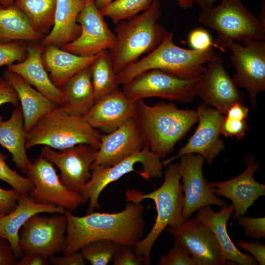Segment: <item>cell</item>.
Segmentation results:
<instances>
[{
    "label": "cell",
    "mask_w": 265,
    "mask_h": 265,
    "mask_svg": "<svg viewBox=\"0 0 265 265\" xmlns=\"http://www.w3.org/2000/svg\"><path fill=\"white\" fill-rule=\"evenodd\" d=\"M145 210L141 202H128L123 211L115 213L93 212L77 216L65 210L67 226L63 255L72 254L91 242L102 239L133 246L144 236Z\"/></svg>",
    "instance_id": "1"
},
{
    "label": "cell",
    "mask_w": 265,
    "mask_h": 265,
    "mask_svg": "<svg viewBox=\"0 0 265 265\" xmlns=\"http://www.w3.org/2000/svg\"><path fill=\"white\" fill-rule=\"evenodd\" d=\"M135 118L146 146L160 159L170 154L176 143L198 121L194 110L180 109L172 102L149 106L142 100L136 101Z\"/></svg>",
    "instance_id": "2"
},
{
    "label": "cell",
    "mask_w": 265,
    "mask_h": 265,
    "mask_svg": "<svg viewBox=\"0 0 265 265\" xmlns=\"http://www.w3.org/2000/svg\"><path fill=\"white\" fill-rule=\"evenodd\" d=\"M160 7V0H153L143 13L116 24V41L109 53L116 74L142 54L151 53L164 39L168 32L157 22Z\"/></svg>",
    "instance_id": "3"
},
{
    "label": "cell",
    "mask_w": 265,
    "mask_h": 265,
    "mask_svg": "<svg viewBox=\"0 0 265 265\" xmlns=\"http://www.w3.org/2000/svg\"><path fill=\"white\" fill-rule=\"evenodd\" d=\"M179 163H170L164 173V180L157 189L147 194L135 189H129L125 200L133 203L141 202L146 199L153 200L157 215L149 234L137 241L133 250L142 257L145 265H150V253L157 238L167 227H175L184 221L182 216L184 193L182 190Z\"/></svg>",
    "instance_id": "4"
},
{
    "label": "cell",
    "mask_w": 265,
    "mask_h": 265,
    "mask_svg": "<svg viewBox=\"0 0 265 265\" xmlns=\"http://www.w3.org/2000/svg\"><path fill=\"white\" fill-rule=\"evenodd\" d=\"M174 35L168 32L161 43L140 60L125 66L117 74L118 83L126 84L139 75L151 69H159L183 80H191L203 75L204 65L216 51L213 47L199 51L180 47L173 42Z\"/></svg>",
    "instance_id": "5"
},
{
    "label": "cell",
    "mask_w": 265,
    "mask_h": 265,
    "mask_svg": "<svg viewBox=\"0 0 265 265\" xmlns=\"http://www.w3.org/2000/svg\"><path fill=\"white\" fill-rule=\"evenodd\" d=\"M102 136L83 117L69 114L58 106L39 119L27 132L26 148L29 150L43 145L60 150L86 143L99 149Z\"/></svg>",
    "instance_id": "6"
},
{
    "label": "cell",
    "mask_w": 265,
    "mask_h": 265,
    "mask_svg": "<svg viewBox=\"0 0 265 265\" xmlns=\"http://www.w3.org/2000/svg\"><path fill=\"white\" fill-rule=\"evenodd\" d=\"M198 22L216 32L215 48L223 52L233 42L265 39V26L241 0H222L217 6L202 9Z\"/></svg>",
    "instance_id": "7"
},
{
    "label": "cell",
    "mask_w": 265,
    "mask_h": 265,
    "mask_svg": "<svg viewBox=\"0 0 265 265\" xmlns=\"http://www.w3.org/2000/svg\"><path fill=\"white\" fill-rule=\"evenodd\" d=\"M162 166L160 159L146 146L113 166L91 168V177L80 192L85 203L89 200L87 213L100 207L99 197L108 184L131 172L139 174L146 180L161 178Z\"/></svg>",
    "instance_id": "8"
},
{
    "label": "cell",
    "mask_w": 265,
    "mask_h": 265,
    "mask_svg": "<svg viewBox=\"0 0 265 265\" xmlns=\"http://www.w3.org/2000/svg\"><path fill=\"white\" fill-rule=\"evenodd\" d=\"M203 74L193 79L183 80L159 69H151L124 85L122 91L133 102L160 97L181 103H191L196 96Z\"/></svg>",
    "instance_id": "9"
},
{
    "label": "cell",
    "mask_w": 265,
    "mask_h": 265,
    "mask_svg": "<svg viewBox=\"0 0 265 265\" xmlns=\"http://www.w3.org/2000/svg\"><path fill=\"white\" fill-rule=\"evenodd\" d=\"M67 221L64 213L52 216L37 213L21 228L19 244L23 254L40 255L48 260L63 252L66 240Z\"/></svg>",
    "instance_id": "10"
},
{
    "label": "cell",
    "mask_w": 265,
    "mask_h": 265,
    "mask_svg": "<svg viewBox=\"0 0 265 265\" xmlns=\"http://www.w3.org/2000/svg\"><path fill=\"white\" fill-rule=\"evenodd\" d=\"M26 174L33 185L28 195L36 203L53 205L71 212L85 203L80 193L70 191L62 184L53 164L41 153L31 162Z\"/></svg>",
    "instance_id": "11"
},
{
    "label": "cell",
    "mask_w": 265,
    "mask_h": 265,
    "mask_svg": "<svg viewBox=\"0 0 265 265\" xmlns=\"http://www.w3.org/2000/svg\"><path fill=\"white\" fill-rule=\"evenodd\" d=\"M228 49L235 70L233 80L238 88L246 90L251 104L256 108L258 95L265 90V42L255 40L243 46L233 42Z\"/></svg>",
    "instance_id": "12"
},
{
    "label": "cell",
    "mask_w": 265,
    "mask_h": 265,
    "mask_svg": "<svg viewBox=\"0 0 265 265\" xmlns=\"http://www.w3.org/2000/svg\"><path fill=\"white\" fill-rule=\"evenodd\" d=\"M180 158L179 167L184 193V220L188 219L196 211L207 206L215 205L221 209L226 207V202L216 196L213 191L212 184L203 175L204 158L195 154H185Z\"/></svg>",
    "instance_id": "13"
},
{
    "label": "cell",
    "mask_w": 265,
    "mask_h": 265,
    "mask_svg": "<svg viewBox=\"0 0 265 265\" xmlns=\"http://www.w3.org/2000/svg\"><path fill=\"white\" fill-rule=\"evenodd\" d=\"M98 153V149L86 143L59 151L44 145L41 150L43 157L59 169L62 184L69 190L80 193L91 177V167Z\"/></svg>",
    "instance_id": "14"
},
{
    "label": "cell",
    "mask_w": 265,
    "mask_h": 265,
    "mask_svg": "<svg viewBox=\"0 0 265 265\" xmlns=\"http://www.w3.org/2000/svg\"><path fill=\"white\" fill-rule=\"evenodd\" d=\"M104 17L94 0H84V6L77 18L80 33L62 49L80 56H92L104 50H111L115 45L116 37Z\"/></svg>",
    "instance_id": "15"
},
{
    "label": "cell",
    "mask_w": 265,
    "mask_h": 265,
    "mask_svg": "<svg viewBox=\"0 0 265 265\" xmlns=\"http://www.w3.org/2000/svg\"><path fill=\"white\" fill-rule=\"evenodd\" d=\"M165 230L189 253L196 265H223L226 263L219 243L210 228L196 217Z\"/></svg>",
    "instance_id": "16"
},
{
    "label": "cell",
    "mask_w": 265,
    "mask_h": 265,
    "mask_svg": "<svg viewBox=\"0 0 265 265\" xmlns=\"http://www.w3.org/2000/svg\"><path fill=\"white\" fill-rule=\"evenodd\" d=\"M206 64L196 96L200 97L204 104L213 106L225 115L232 105L244 102V94L225 69L220 53L216 52Z\"/></svg>",
    "instance_id": "17"
},
{
    "label": "cell",
    "mask_w": 265,
    "mask_h": 265,
    "mask_svg": "<svg viewBox=\"0 0 265 265\" xmlns=\"http://www.w3.org/2000/svg\"><path fill=\"white\" fill-rule=\"evenodd\" d=\"M196 111L199 124L194 133L187 143L178 150L176 156L162 162L163 165L166 166L188 154L200 155L211 164L225 149L224 142L220 137V127L225 115L204 103L199 105Z\"/></svg>",
    "instance_id": "18"
},
{
    "label": "cell",
    "mask_w": 265,
    "mask_h": 265,
    "mask_svg": "<svg viewBox=\"0 0 265 265\" xmlns=\"http://www.w3.org/2000/svg\"><path fill=\"white\" fill-rule=\"evenodd\" d=\"M244 162L246 169L237 177L221 182L212 183L215 194L224 196L230 200L234 206V221L244 216L249 208L260 197L265 195V185L256 181L254 173L261 165L255 162V157L246 156Z\"/></svg>",
    "instance_id": "19"
},
{
    "label": "cell",
    "mask_w": 265,
    "mask_h": 265,
    "mask_svg": "<svg viewBox=\"0 0 265 265\" xmlns=\"http://www.w3.org/2000/svg\"><path fill=\"white\" fill-rule=\"evenodd\" d=\"M146 146L142 132L134 117L114 131L103 134L98 153L91 168L113 166Z\"/></svg>",
    "instance_id": "20"
},
{
    "label": "cell",
    "mask_w": 265,
    "mask_h": 265,
    "mask_svg": "<svg viewBox=\"0 0 265 265\" xmlns=\"http://www.w3.org/2000/svg\"><path fill=\"white\" fill-rule=\"evenodd\" d=\"M136 112V102L130 100L119 90L97 100L83 118L92 127L106 134L135 118Z\"/></svg>",
    "instance_id": "21"
},
{
    "label": "cell",
    "mask_w": 265,
    "mask_h": 265,
    "mask_svg": "<svg viewBox=\"0 0 265 265\" xmlns=\"http://www.w3.org/2000/svg\"><path fill=\"white\" fill-rule=\"evenodd\" d=\"M43 48L40 43L28 44L26 58L21 62L7 66V69L20 76L58 106H62L64 104L63 95L50 80L42 62Z\"/></svg>",
    "instance_id": "22"
},
{
    "label": "cell",
    "mask_w": 265,
    "mask_h": 265,
    "mask_svg": "<svg viewBox=\"0 0 265 265\" xmlns=\"http://www.w3.org/2000/svg\"><path fill=\"white\" fill-rule=\"evenodd\" d=\"M65 211L53 205L36 203L28 194H21L15 209L0 217V236L10 242L16 258H20L23 253L19 244V231L26 222L37 213H64Z\"/></svg>",
    "instance_id": "23"
},
{
    "label": "cell",
    "mask_w": 265,
    "mask_h": 265,
    "mask_svg": "<svg viewBox=\"0 0 265 265\" xmlns=\"http://www.w3.org/2000/svg\"><path fill=\"white\" fill-rule=\"evenodd\" d=\"M234 210L233 205L231 204L215 212L211 206H207L198 210L196 217L212 231L226 261L240 265H257L258 264L253 257L243 254L237 249L228 234L227 222Z\"/></svg>",
    "instance_id": "24"
},
{
    "label": "cell",
    "mask_w": 265,
    "mask_h": 265,
    "mask_svg": "<svg viewBox=\"0 0 265 265\" xmlns=\"http://www.w3.org/2000/svg\"><path fill=\"white\" fill-rule=\"evenodd\" d=\"M84 4V0H57L53 26L41 45L62 48L77 39L81 31L77 18Z\"/></svg>",
    "instance_id": "25"
},
{
    "label": "cell",
    "mask_w": 265,
    "mask_h": 265,
    "mask_svg": "<svg viewBox=\"0 0 265 265\" xmlns=\"http://www.w3.org/2000/svg\"><path fill=\"white\" fill-rule=\"evenodd\" d=\"M100 53L92 56H80L62 48L47 46L44 47L42 59L50 80L59 88L74 75L90 66Z\"/></svg>",
    "instance_id": "26"
},
{
    "label": "cell",
    "mask_w": 265,
    "mask_h": 265,
    "mask_svg": "<svg viewBox=\"0 0 265 265\" xmlns=\"http://www.w3.org/2000/svg\"><path fill=\"white\" fill-rule=\"evenodd\" d=\"M3 78L11 84L17 94L26 132L42 117L58 106L16 73L6 69L3 71Z\"/></svg>",
    "instance_id": "27"
},
{
    "label": "cell",
    "mask_w": 265,
    "mask_h": 265,
    "mask_svg": "<svg viewBox=\"0 0 265 265\" xmlns=\"http://www.w3.org/2000/svg\"><path fill=\"white\" fill-rule=\"evenodd\" d=\"M26 133L22 109L18 105L8 120L0 121V144L12 155V161L24 174L31 162L26 153Z\"/></svg>",
    "instance_id": "28"
},
{
    "label": "cell",
    "mask_w": 265,
    "mask_h": 265,
    "mask_svg": "<svg viewBox=\"0 0 265 265\" xmlns=\"http://www.w3.org/2000/svg\"><path fill=\"white\" fill-rule=\"evenodd\" d=\"M59 89L64 98L61 106L69 114L83 117L96 102L90 66L74 75Z\"/></svg>",
    "instance_id": "29"
},
{
    "label": "cell",
    "mask_w": 265,
    "mask_h": 265,
    "mask_svg": "<svg viewBox=\"0 0 265 265\" xmlns=\"http://www.w3.org/2000/svg\"><path fill=\"white\" fill-rule=\"evenodd\" d=\"M44 37L33 29L25 15L14 3L6 7L0 5V43H36Z\"/></svg>",
    "instance_id": "30"
},
{
    "label": "cell",
    "mask_w": 265,
    "mask_h": 265,
    "mask_svg": "<svg viewBox=\"0 0 265 265\" xmlns=\"http://www.w3.org/2000/svg\"><path fill=\"white\" fill-rule=\"evenodd\" d=\"M57 0H14L33 29L44 36L53 24Z\"/></svg>",
    "instance_id": "31"
},
{
    "label": "cell",
    "mask_w": 265,
    "mask_h": 265,
    "mask_svg": "<svg viewBox=\"0 0 265 265\" xmlns=\"http://www.w3.org/2000/svg\"><path fill=\"white\" fill-rule=\"evenodd\" d=\"M90 69L96 101L119 90L117 74L114 70L108 50L100 53L90 65Z\"/></svg>",
    "instance_id": "32"
},
{
    "label": "cell",
    "mask_w": 265,
    "mask_h": 265,
    "mask_svg": "<svg viewBox=\"0 0 265 265\" xmlns=\"http://www.w3.org/2000/svg\"><path fill=\"white\" fill-rule=\"evenodd\" d=\"M153 0H113L100 10L104 16L108 17L114 24L129 20L147 10Z\"/></svg>",
    "instance_id": "33"
},
{
    "label": "cell",
    "mask_w": 265,
    "mask_h": 265,
    "mask_svg": "<svg viewBox=\"0 0 265 265\" xmlns=\"http://www.w3.org/2000/svg\"><path fill=\"white\" fill-rule=\"evenodd\" d=\"M121 246L114 241L102 239L91 242L80 250L84 259L92 265H106L113 262Z\"/></svg>",
    "instance_id": "34"
},
{
    "label": "cell",
    "mask_w": 265,
    "mask_h": 265,
    "mask_svg": "<svg viewBox=\"0 0 265 265\" xmlns=\"http://www.w3.org/2000/svg\"><path fill=\"white\" fill-rule=\"evenodd\" d=\"M6 156L0 152V180L5 182L20 194H28L33 187L32 182L11 169L6 162Z\"/></svg>",
    "instance_id": "35"
},
{
    "label": "cell",
    "mask_w": 265,
    "mask_h": 265,
    "mask_svg": "<svg viewBox=\"0 0 265 265\" xmlns=\"http://www.w3.org/2000/svg\"><path fill=\"white\" fill-rule=\"evenodd\" d=\"M24 41L0 43V67L24 60L27 54L28 44Z\"/></svg>",
    "instance_id": "36"
},
{
    "label": "cell",
    "mask_w": 265,
    "mask_h": 265,
    "mask_svg": "<svg viewBox=\"0 0 265 265\" xmlns=\"http://www.w3.org/2000/svg\"><path fill=\"white\" fill-rule=\"evenodd\" d=\"M158 265H196L189 253L177 241L169 253L162 255Z\"/></svg>",
    "instance_id": "37"
},
{
    "label": "cell",
    "mask_w": 265,
    "mask_h": 265,
    "mask_svg": "<svg viewBox=\"0 0 265 265\" xmlns=\"http://www.w3.org/2000/svg\"><path fill=\"white\" fill-rule=\"evenodd\" d=\"M236 221L243 228L245 234L252 238L258 240L265 237V217L255 218L241 216Z\"/></svg>",
    "instance_id": "38"
},
{
    "label": "cell",
    "mask_w": 265,
    "mask_h": 265,
    "mask_svg": "<svg viewBox=\"0 0 265 265\" xmlns=\"http://www.w3.org/2000/svg\"><path fill=\"white\" fill-rule=\"evenodd\" d=\"M249 129L247 120H237L224 116L220 127V134L226 137H236L241 140Z\"/></svg>",
    "instance_id": "39"
},
{
    "label": "cell",
    "mask_w": 265,
    "mask_h": 265,
    "mask_svg": "<svg viewBox=\"0 0 265 265\" xmlns=\"http://www.w3.org/2000/svg\"><path fill=\"white\" fill-rule=\"evenodd\" d=\"M113 263L114 265H142L144 262L142 257L134 253L132 246L121 245L114 258Z\"/></svg>",
    "instance_id": "40"
},
{
    "label": "cell",
    "mask_w": 265,
    "mask_h": 265,
    "mask_svg": "<svg viewBox=\"0 0 265 265\" xmlns=\"http://www.w3.org/2000/svg\"><path fill=\"white\" fill-rule=\"evenodd\" d=\"M188 41L193 50L203 51L215 47L210 34L202 28L193 30L188 36Z\"/></svg>",
    "instance_id": "41"
},
{
    "label": "cell",
    "mask_w": 265,
    "mask_h": 265,
    "mask_svg": "<svg viewBox=\"0 0 265 265\" xmlns=\"http://www.w3.org/2000/svg\"><path fill=\"white\" fill-rule=\"evenodd\" d=\"M20 195L14 188L5 189L0 187V214L4 215L13 211Z\"/></svg>",
    "instance_id": "42"
},
{
    "label": "cell",
    "mask_w": 265,
    "mask_h": 265,
    "mask_svg": "<svg viewBox=\"0 0 265 265\" xmlns=\"http://www.w3.org/2000/svg\"><path fill=\"white\" fill-rule=\"evenodd\" d=\"M19 103L18 96L13 86L3 78H0V106L10 103L16 107L19 105ZM2 120L3 117L0 114V121Z\"/></svg>",
    "instance_id": "43"
},
{
    "label": "cell",
    "mask_w": 265,
    "mask_h": 265,
    "mask_svg": "<svg viewBox=\"0 0 265 265\" xmlns=\"http://www.w3.org/2000/svg\"><path fill=\"white\" fill-rule=\"evenodd\" d=\"M237 246L250 252L258 264L260 265H265V245L259 242H250L238 240Z\"/></svg>",
    "instance_id": "44"
},
{
    "label": "cell",
    "mask_w": 265,
    "mask_h": 265,
    "mask_svg": "<svg viewBox=\"0 0 265 265\" xmlns=\"http://www.w3.org/2000/svg\"><path fill=\"white\" fill-rule=\"evenodd\" d=\"M85 260L79 250L63 257L53 256L49 259V262L53 265H84Z\"/></svg>",
    "instance_id": "45"
},
{
    "label": "cell",
    "mask_w": 265,
    "mask_h": 265,
    "mask_svg": "<svg viewBox=\"0 0 265 265\" xmlns=\"http://www.w3.org/2000/svg\"><path fill=\"white\" fill-rule=\"evenodd\" d=\"M16 258L10 242L0 236V265H15Z\"/></svg>",
    "instance_id": "46"
},
{
    "label": "cell",
    "mask_w": 265,
    "mask_h": 265,
    "mask_svg": "<svg viewBox=\"0 0 265 265\" xmlns=\"http://www.w3.org/2000/svg\"><path fill=\"white\" fill-rule=\"evenodd\" d=\"M249 109L243 102H237L232 105L227 109L225 116L237 120H246L248 118Z\"/></svg>",
    "instance_id": "47"
},
{
    "label": "cell",
    "mask_w": 265,
    "mask_h": 265,
    "mask_svg": "<svg viewBox=\"0 0 265 265\" xmlns=\"http://www.w3.org/2000/svg\"><path fill=\"white\" fill-rule=\"evenodd\" d=\"M17 265H48L49 260L43 256L34 253L23 254Z\"/></svg>",
    "instance_id": "48"
},
{
    "label": "cell",
    "mask_w": 265,
    "mask_h": 265,
    "mask_svg": "<svg viewBox=\"0 0 265 265\" xmlns=\"http://www.w3.org/2000/svg\"><path fill=\"white\" fill-rule=\"evenodd\" d=\"M217 0H194L202 9H205L213 6Z\"/></svg>",
    "instance_id": "49"
},
{
    "label": "cell",
    "mask_w": 265,
    "mask_h": 265,
    "mask_svg": "<svg viewBox=\"0 0 265 265\" xmlns=\"http://www.w3.org/2000/svg\"><path fill=\"white\" fill-rule=\"evenodd\" d=\"M179 6L183 9L190 8L193 7L194 0H174Z\"/></svg>",
    "instance_id": "50"
},
{
    "label": "cell",
    "mask_w": 265,
    "mask_h": 265,
    "mask_svg": "<svg viewBox=\"0 0 265 265\" xmlns=\"http://www.w3.org/2000/svg\"><path fill=\"white\" fill-rule=\"evenodd\" d=\"M113 0H94L95 3L97 8L101 10L108 5Z\"/></svg>",
    "instance_id": "51"
},
{
    "label": "cell",
    "mask_w": 265,
    "mask_h": 265,
    "mask_svg": "<svg viewBox=\"0 0 265 265\" xmlns=\"http://www.w3.org/2000/svg\"><path fill=\"white\" fill-rule=\"evenodd\" d=\"M14 1V0H0V5L6 7L13 3Z\"/></svg>",
    "instance_id": "52"
},
{
    "label": "cell",
    "mask_w": 265,
    "mask_h": 265,
    "mask_svg": "<svg viewBox=\"0 0 265 265\" xmlns=\"http://www.w3.org/2000/svg\"><path fill=\"white\" fill-rule=\"evenodd\" d=\"M1 216H2V215L0 214V217Z\"/></svg>",
    "instance_id": "53"
}]
</instances>
